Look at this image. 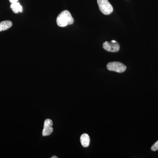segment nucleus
Masks as SVG:
<instances>
[{
  "mask_svg": "<svg viewBox=\"0 0 158 158\" xmlns=\"http://www.w3.org/2000/svg\"><path fill=\"white\" fill-rule=\"evenodd\" d=\"M57 25L60 27H65L73 23L74 19L69 11L67 10L62 11L57 18Z\"/></svg>",
  "mask_w": 158,
  "mask_h": 158,
  "instance_id": "1",
  "label": "nucleus"
},
{
  "mask_svg": "<svg viewBox=\"0 0 158 158\" xmlns=\"http://www.w3.org/2000/svg\"><path fill=\"white\" fill-rule=\"evenodd\" d=\"M97 3L100 10L103 14L109 15L113 12V6L108 0H97Z\"/></svg>",
  "mask_w": 158,
  "mask_h": 158,
  "instance_id": "2",
  "label": "nucleus"
},
{
  "mask_svg": "<svg viewBox=\"0 0 158 158\" xmlns=\"http://www.w3.org/2000/svg\"><path fill=\"white\" fill-rule=\"evenodd\" d=\"M108 70L116 72L118 73L124 72L126 69V66L120 62H109L107 65Z\"/></svg>",
  "mask_w": 158,
  "mask_h": 158,
  "instance_id": "3",
  "label": "nucleus"
},
{
  "mask_svg": "<svg viewBox=\"0 0 158 158\" xmlns=\"http://www.w3.org/2000/svg\"><path fill=\"white\" fill-rule=\"evenodd\" d=\"M103 48L108 52H116L119 50L120 46L119 44L116 40H112L111 42L106 41L104 43Z\"/></svg>",
  "mask_w": 158,
  "mask_h": 158,
  "instance_id": "4",
  "label": "nucleus"
},
{
  "mask_svg": "<svg viewBox=\"0 0 158 158\" xmlns=\"http://www.w3.org/2000/svg\"><path fill=\"white\" fill-rule=\"evenodd\" d=\"M52 125V121L51 119L49 118L46 119L44 125V128L42 131L43 136H48L52 134L53 131Z\"/></svg>",
  "mask_w": 158,
  "mask_h": 158,
  "instance_id": "5",
  "label": "nucleus"
},
{
  "mask_svg": "<svg viewBox=\"0 0 158 158\" xmlns=\"http://www.w3.org/2000/svg\"><path fill=\"white\" fill-rule=\"evenodd\" d=\"M80 141H81V143L83 147H88L90 144V137L88 134H83L80 138Z\"/></svg>",
  "mask_w": 158,
  "mask_h": 158,
  "instance_id": "6",
  "label": "nucleus"
},
{
  "mask_svg": "<svg viewBox=\"0 0 158 158\" xmlns=\"http://www.w3.org/2000/svg\"><path fill=\"white\" fill-rule=\"evenodd\" d=\"M12 26V23L10 21H4L0 23V32L6 31Z\"/></svg>",
  "mask_w": 158,
  "mask_h": 158,
  "instance_id": "7",
  "label": "nucleus"
},
{
  "mask_svg": "<svg viewBox=\"0 0 158 158\" xmlns=\"http://www.w3.org/2000/svg\"><path fill=\"white\" fill-rule=\"evenodd\" d=\"M11 8L15 13H18L19 12H22L23 11V7L21 6L19 3L16 2L11 4Z\"/></svg>",
  "mask_w": 158,
  "mask_h": 158,
  "instance_id": "8",
  "label": "nucleus"
},
{
  "mask_svg": "<svg viewBox=\"0 0 158 158\" xmlns=\"http://www.w3.org/2000/svg\"><path fill=\"white\" fill-rule=\"evenodd\" d=\"M151 150L152 151H156L158 150V141L153 144L151 147Z\"/></svg>",
  "mask_w": 158,
  "mask_h": 158,
  "instance_id": "9",
  "label": "nucleus"
},
{
  "mask_svg": "<svg viewBox=\"0 0 158 158\" xmlns=\"http://www.w3.org/2000/svg\"><path fill=\"white\" fill-rule=\"evenodd\" d=\"M18 1L19 0H9V1H10V2H11V4L18 2Z\"/></svg>",
  "mask_w": 158,
  "mask_h": 158,
  "instance_id": "10",
  "label": "nucleus"
},
{
  "mask_svg": "<svg viewBox=\"0 0 158 158\" xmlns=\"http://www.w3.org/2000/svg\"><path fill=\"white\" fill-rule=\"evenodd\" d=\"M52 158H58V157H57L56 156H52Z\"/></svg>",
  "mask_w": 158,
  "mask_h": 158,
  "instance_id": "11",
  "label": "nucleus"
}]
</instances>
